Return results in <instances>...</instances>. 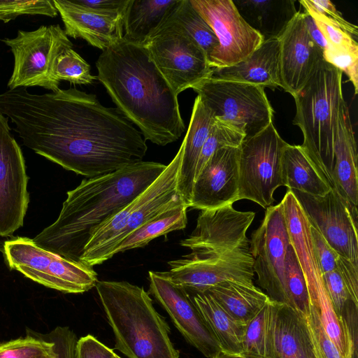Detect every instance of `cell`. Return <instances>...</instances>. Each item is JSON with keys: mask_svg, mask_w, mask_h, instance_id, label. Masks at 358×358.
I'll return each instance as SVG.
<instances>
[{"mask_svg": "<svg viewBox=\"0 0 358 358\" xmlns=\"http://www.w3.org/2000/svg\"><path fill=\"white\" fill-rule=\"evenodd\" d=\"M28 176L22 150L0 111V236L23 226L29 203Z\"/></svg>", "mask_w": 358, "mask_h": 358, "instance_id": "16", "label": "cell"}, {"mask_svg": "<svg viewBox=\"0 0 358 358\" xmlns=\"http://www.w3.org/2000/svg\"><path fill=\"white\" fill-rule=\"evenodd\" d=\"M58 12L53 1H0V20L7 23L22 15L56 17Z\"/></svg>", "mask_w": 358, "mask_h": 358, "instance_id": "38", "label": "cell"}, {"mask_svg": "<svg viewBox=\"0 0 358 358\" xmlns=\"http://www.w3.org/2000/svg\"><path fill=\"white\" fill-rule=\"evenodd\" d=\"M194 8L213 29L218 45L208 61L212 69L240 62L264 41L241 17L232 0H190Z\"/></svg>", "mask_w": 358, "mask_h": 358, "instance_id": "13", "label": "cell"}, {"mask_svg": "<svg viewBox=\"0 0 358 358\" xmlns=\"http://www.w3.org/2000/svg\"><path fill=\"white\" fill-rule=\"evenodd\" d=\"M180 1L129 0L124 12L123 38L144 45L168 20Z\"/></svg>", "mask_w": 358, "mask_h": 358, "instance_id": "26", "label": "cell"}, {"mask_svg": "<svg viewBox=\"0 0 358 358\" xmlns=\"http://www.w3.org/2000/svg\"><path fill=\"white\" fill-rule=\"evenodd\" d=\"M144 46L178 95L208 78L213 70L205 52L175 18L173 12Z\"/></svg>", "mask_w": 358, "mask_h": 358, "instance_id": "9", "label": "cell"}, {"mask_svg": "<svg viewBox=\"0 0 358 358\" xmlns=\"http://www.w3.org/2000/svg\"><path fill=\"white\" fill-rule=\"evenodd\" d=\"M289 190L310 226L340 256L358 266L357 208L348 204L332 190L323 196Z\"/></svg>", "mask_w": 358, "mask_h": 358, "instance_id": "15", "label": "cell"}, {"mask_svg": "<svg viewBox=\"0 0 358 358\" xmlns=\"http://www.w3.org/2000/svg\"><path fill=\"white\" fill-rule=\"evenodd\" d=\"M244 139L245 135L238 129L227 123L215 120L200 152L194 180L215 151L224 147H239Z\"/></svg>", "mask_w": 358, "mask_h": 358, "instance_id": "34", "label": "cell"}, {"mask_svg": "<svg viewBox=\"0 0 358 358\" xmlns=\"http://www.w3.org/2000/svg\"><path fill=\"white\" fill-rule=\"evenodd\" d=\"M323 59L345 73L352 83L355 94L358 93V51L344 50L327 47Z\"/></svg>", "mask_w": 358, "mask_h": 358, "instance_id": "40", "label": "cell"}, {"mask_svg": "<svg viewBox=\"0 0 358 358\" xmlns=\"http://www.w3.org/2000/svg\"><path fill=\"white\" fill-rule=\"evenodd\" d=\"M98 79L117 108L140 129L145 141L166 145L185 131L178 94L160 73L144 45L123 37L102 50Z\"/></svg>", "mask_w": 358, "mask_h": 358, "instance_id": "2", "label": "cell"}, {"mask_svg": "<svg viewBox=\"0 0 358 358\" xmlns=\"http://www.w3.org/2000/svg\"><path fill=\"white\" fill-rule=\"evenodd\" d=\"M267 315L268 303L245 325L242 355L266 358Z\"/></svg>", "mask_w": 358, "mask_h": 358, "instance_id": "37", "label": "cell"}, {"mask_svg": "<svg viewBox=\"0 0 358 358\" xmlns=\"http://www.w3.org/2000/svg\"><path fill=\"white\" fill-rule=\"evenodd\" d=\"M192 293L190 296L220 350L242 355L245 325L233 319L207 292Z\"/></svg>", "mask_w": 358, "mask_h": 358, "instance_id": "27", "label": "cell"}, {"mask_svg": "<svg viewBox=\"0 0 358 358\" xmlns=\"http://www.w3.org/2000/svg\"><path fill=\"white\" fill-rule=\"evenodd\" d=\"M281 87L293 97L306 85L323 59L299 10L278 38Z\"/></svg>", "mask_w": 358, "mask_h": 358, "instance_id": "19", "label": "cell"}, {"mask_svg": "<svg viewBox=\"0 0 358 358\" xmlns=\"http://www.w3.org/2000/svg\"><path fill=\"white\" fill-rule=\"evenodd\" d=\"M2 252L10 268L64 293H83L95 287L98 282L97 273L92 266L43 249L27 237L6 241Z\"/></svg>", "mask_w": 358, "mask_h": 358, "instance_id": "7", "label": "cell"}, {"mask_svg": "<svg viewBox=\"0 0 358 358\" xmlns=\"http://www.w3.org/2000/svg\"><path fill=\"white\" fill-rule=\"evenodd\" d=\"M299 2L301 7L302 6L314 19L327 41V47L358 51L357 38L350 34L337 22L313 9L306 3V0H300Z\"/></svg>", "mask_w": 358, "mask_h": 358, "instance_id": "36", "label": "cell"}, {"mask_svg": "<svg viewBox=\"0 0 358 358\" xmlns=\"http://www.w3.org/2000/svg\"><path fill=\"white\" fill-rule=\"evenodd\" d=\"M166 165L141 161L84 179L67 192L57 219L32 240L39 247L80 262L93 231L144 192Z\"/></svg>", "mask_w": 358, "mask_h": 358, "instance_id": "3", "label": "cell"}, {"mask_svg": "<svg viewBox=\"0 0 358 358\" xmlns=\"http://www.w3.org/2000/svg\"><path fill=\"white\" fill-rule=\"evenodd\" d=\"M313 250L322 275L336 268L339 255L327 243L323 236L310 224Z\"/></svg>", "mask_w": 358, "mask_h": 358, "instance_id": "41", "label": "cell"}, {"mask_svg": "<svg viewBox=\"0 0 358 358\" xmlns=\"http://www.w3.org/2000/svg\"><path fill=\"white\" fill-rule=\"evenodd\" d=\"M283 186L310 195L323 196L331 189L323 181L301 145L287 143L282 155Z\"/></svg>", "mask_w": 358, "mask_h": 358, "instance_id": "29", "label": "cell"}, {"mask_svg": "<svg viewBox=\"0 0 358 358\" xmlns=\"http://www.w3.org/2000/svg\"><path fill=\"white\" fill-rule=\"evenodd\" d=\"M322 279L330 301L339 316L346 319L347 310L357 311L358 305L353 301L336 269L324 273Z\"/></svg>", "mask_w": 358, "mask_h": 358, "instance_id": "39", "label": "cell"}, {"mask_svg": "<svg viewBox=\"0 0 358 358\" xmlns=\"http://www.w3.org/2000/svg\"><path fill=\"white\" fill-rule=\"evenodd\" d=\"M168 264L170 269L162 274L191 292H204L228 280L253 284L255 272L250 246L220 256L200 257L191 253Z\"/></svg>", "mask_w": 358, "mask_h": 358, "instance_id": "14", "label": "cell"}, {"mask_svg": "<svg viewBox=\"0 0 358 358\" xmlns=\"http://www.w3.org/2000/svg\"><path fill=\"white\" fill-rule=\"evenodd\" d=\"M0 111L26 147L88 178L141 162L148 150L141 132L117 108L76 88L43 94L8 90L0 94Z\"/></svg>", "mask_w": 358, "mask_h": 358, "instance_id": "1", "label": "cell"}, {"mask_svg": "<svg viewBox=\"0 0 358 358\" xmlns=\"http://www.w3.org/2000/svg\"><path fill=\"white\" fill-rule=\"evenodd\" d=\"M184 149L182 144L162 174L139 196L97 227L85 245L80 262L90 266L110 259L113 249L129 234L170 208L185 203L178 189Z\"/></svg>", "mask_w": 358, "mask_h": 358, "instance_id": "6", "label": "cell"}, {"mask_svg": "<svg viewBox=\"0 0 358 358\" xmlns=\"http://www.w3.org/2000/svg\"><path fill=\"white\" fill-rule=\"evenodd\" d=\"M208 78L255 85L281 87L278 38L264 41L250 55L234 65L213 69Z\"/></svg>", "mask_w": 358, "mask_h": 358, "instance_id": "23", "label": "cell"}, {"mask_svg": "<svg viewBox=\"0 0 358 358\" xmlns=\"http://www.w3.org/2000/svg\"><path fill=\"white\" fill-rule=\"evenodd\" d=\"M52 73L59 83L67 80L76 85H90L96 79L90 73V64L73 49V46L64 48L57 56Z\"/></svg>", "mask_w": 358, "mask_h": 358, "instance_id": "33", "label": "cell"}, {"mask_svg": "<svg viewBox=\"0 0 358 358\" xmlns=\"http://www.w3.org/2000/svg\"><path fill=\"white\" fill-rule=\"evenodd\" d=\"M115 353L94 336L88 334L78 340L76 358H115Z\"/></svg>", "mask_w": 358, "mask_h": 358, "instance_id": "43", "label": "cell"}, {"mask_svg": "<svg viewBox=\"0 0 358 358\" xmlns=\"http://www.w3.org/2000/svg\"><path fill=\"white\" fill-rule=\"evenodd\" d=\"M173 15L203 49L208 59L218 45V40L213 29L194 8L190 0H180Z\"/></svg>", "mask_w": 358, "mask_h": 358, "instance_id": "31", "label": "cell"}, {"mask_svg": "<svg viewBox=\"0 0 358 358\" xmlns=\"http://www.w3.org/2000/svg\"><path fill=\"white\" fill-rule=\"evenodd\" d=\"M211 358H262V357H252V356H247L243 355H234V354H229L226 353L222 351H220L216 355H215Z\"/></svg>", "mask_w": 358, "mask_h": 358, "instance_id": "48", "label": "cell"}, {"mask_svg": "<svg viewBox=\"0 0 358 358\" xmlns=\"http://www.w3.org/2000/svg\"><path fill=\"white\" fill-rule=\"evenodd\" d=\"M53 343L48 339L27 335L0 341V358H54Z\"/></svg>", "mask_w": 358, "mask_h": 358, "instance_id": "35", "label": "cell"}, {"mask_svg": "<svg viewBox=\"0 0 358 358\" xmlns=\"http://www.w3.org/2000/svg\"><path fill=\"white\" fill-rule=\"evenodd\" d=\"M291 245L282 201L266 209L263 220L253 232L250 252L259 285L272 301L287 305L285 264Z\"/></svg>", "mask_w": 358, "mask_h": 358, "instance_id": "12", "label": "cell"}, {"mask_svg": "<svg viewBox=\"0 0 358 358\" xmlns=\"http://www.w3.org/2000/svg\"><path fill=\"white\" fill-rule=\"evenodd\" d=\"M306 3L317 12L327 16L340 24L355 38L358 37L357 26L345 20L336 6L329 0H306Z\"/></svg>", "mask_w": 358, "mask_h": 358, "instance_id": "44", "label": "cell"}, {"mask_svg": "<svg viewBox=\"0 0 358 358\" xmlns=\"http://www.w3.org/2000/svg\"><path fill=\"white\" fill-rule=\"evenodd\" d=\"M307 320L320 358H342L336 345L325 332L315 312L311 308Z\"/></svg>", "mask_w": 358, "mask_h": 358, "instance_id": "42", "label": "cell"}, {"mask_svg": "<svg viewBox=\"0 0 358 358\" xmlns=\"http://www.w3.org/2000/svg\"><path fill=\"white\" fill-rule=\"evenodd\" d=\"M76 3L91 9L104 12L124 11L129 0H73Z\"/></svg>", "mask_w": 358, "mask_h": 358, "instance_id": "46", "label": "cell"}, {"mask_svg": "<svg viewBox=\"0 0 358 358\" xmlns=\"http://www.w3.org/2000/svg\"><path fill=\"white\" fill-rule=\"evenodd\" d=\"M192 89L215 120L252 137L273 122V109L263 87L208 78Z\"/></svg>", "mask_w": 358, "mask_h": 358, "instance_id": "8", "label": "cell"}, {"mask_svg": "<svg viewBox=\"0 0 358 358\" xmlns=\"http://www.w3.org/2000/svg\"><path fill=\"white\" fill-rule=\"evenodd\" d=\"M239 147H224L210 157L196 177L189 208L214 209L238 201Z\"/></svg>", "mask_w": 358, "mask_h": 358, "instance_id": "20", "label": "cell"}, {"mask_svg": "<svg viewBox=\"0 0 358 358\" xmlns=\"http://www.w3.org/2000/svg\"><path fill=\"white\" fill-rule=\"evenodd\" d=\"M115 358H122V357H119L117 355L115 354Z\"/></svg>", "mask_w": 358, "mask_h": 358, "instance_id": "49", "label": "cell"}, {"mask_svg": "<svg viewBox=\"0 0 358 358\" xmlns=\"http://www.w3.org/2000/svg\"><path fill=\"white\" fill-rule=\"evenodd\" d=\"M266 358H320L307 317L271 299L268 302Z\"/></svg>", "mask_w": 358, "mask_h": 358, "instance_id": "21", "label": "cell"}, {"mask_svg": "<svg viewBox=\"0 0 358 358\" xmlns=\"http://www.w3.org/2000/svg\"><path fill=\"white\" fill-rule=\"evenodd\" d=\"M255 213L239 211L232 204L201 210L194 229L180 245L200 257L220 256L250 246L246 233Z\"/></svg>", "mask_w": 358, "mask_h": 358, "instance_id": "17", "label": "cell"}, {"mask_svg": "<svg viewBox=\"0 0 358 358\" xmlns=\"http://www.w3.org/2000/svg\"><path fill=\"white\" fill-rule=\"evenodd\" d=\"M285 287L287 306L308 317L310 304L307 284L292 245L289 246L285 257Z\"/></svg>", "mask_w": 358, "mask_h": 358, "instance_id": "32", "label": "cell"}, {"mask_svg": "<svg viewBox=\"0 0 358 358\" xmlns=\"http://www.w3.org/2000/svg\"><path fill=\"white\" fill-rule=\"evenodd\" d=\"M14 56L9 90L39 86L57 91L59 83L52 73L55 60L65 48L73 46L59 24L41 26L34 31H17V36L1 40Z\"/></svg>", "mask_w": 358, "mask_h": 358, "instance_id": "11", "label": "cell"}, {"mask_svg": "<svg viewBox=\"0 0 358 358\" xmlns=\"http://www.w3.org/2000/svg\"><path fill=\"white\" fill-rule=\"evenodd\" d=\"M286 143L273 122L239 146L238 200L252 201L264 208L273 203V194L283 186L282 155Z\"/></svg>", "mask_w": 358, "mask_h": 358, "instance_id": "10", "label": "cell"}, {"mask_svg": "<svg viewBox=\"0 0 358 358\" xmlns=\"http://www.w3.org/2000/svg\"><path fill=\"white\" fill-rule=\"evenodd\" d=\"M95 287L116 350L128 358H180L169 337V326L143 287L110 280H98Z\"/></svg>", "mask_w": 358, "mask_h": 358, "instance_id": "5", "label": "cell"}, {"mask_svg": "<svg viewBox=\"0 0 358 358\" xmlns=\"http://www.w3.org/2000/svg\"><path fill=\"white\" fill-rule=\"evenodd\" d=\"M149 293L189 344L208 358L221 351L186 289L173 283L162 272L149 271Z\"/></svg>", "mask_w": 358, "mask_h": 358, "instance_id": "18", "label": "cell"}, {"mask_svg": "<svg viewBox=\"0 0 358 358\" xmlns=\"http://www.w3.org/2000/svg\"><path fill=\"white\" fill-rule=\"evenodd\" d=\"M353 301L358 305V266L349 259L339 256L336 268Z\"/></svg>", "mask_w": 358, "mask_h": 358, "instance_id": "45", "label": "cell"}, {"mask_svg": "<svg viewBox=\"0 0 358 358\" xmlns=\"http://www.w3.org/2000/svg\"><path fill=\"white\" fill-rule=\"evenodd\" d=\"M306 29L313 41L324 52L327 47V41L319 30L313 17L306 10L303 11Z\"/></svg>", "mask_w": 358, "mask_h": 358, "instance_id": "47", "label": "cell"}, {"mask_svg": "<svg viewBox=\"0 0 358 358\" xmlns=\"http://www.w3.org/2000/svg\"><path fill=\"white\" fill-rule=\"evenodd\" d=\"M214 123L215 119L210 111L197 96L189 127L182 141L184 149L178 180V189L188 208L199 155Z\"/></svg>", "mask_w": 358, "mask_h": 358, "instance_id": "24", "label": "cell"}, {"mask_svg": "<svg viewBox=\"0 0 358 358\" xmlns=\"http://www.w3.org/2000/svg\"><path fill=\"white\" fill-rule=\"evenodd\" d=\"M343 73L324 59L306 85L294 96L293 124L302 131L301 145L306 155L331 190L341 185L339 157L336 142L340 107L345 101Z\"/></svg>", "mask_w": 358, "mask_h": 358, "instance_id": "4", "label": "cell"}, {"mask_svg": "<svg viewBox=\"0 0 358 358\" xmlns=\"http://www.w3.org/2000/svg\"><path fill=\"white\" fill-rule=\"evenodd\" d=\"M53 3L64 22L67 36L81 38L101 50L123 37L125 10L119 13L104 12L68 0H53Z\"/></svg>", "mask_w": 358, "mask_h": 358, "instance_id": "22", "label": "cell"}, {"mask_svg": "<svg viewBox=\"0 0 358 358\" xmlns=\"http://www.w3.org/2000/svg\"><path fill=\"white\" fill-rule=\"evenodd\" d=\"M187 206L182 203L159 213L126 236L112 251L111 257L129 250L144 247L152 240L187 224Z\"/></svg>", "mask_w": 358, "mask_h": 358, "instance_id": "30", "label": "cell"}, {"mask_svg": "<svg viewBox=\"0 0 358 358\" xmlns=\"http://www.w3.org/2000/svg\"><path fill=\"white\" fill-rule=\"evenodd\" d=\"M236 322L247 324L270 300L254 284L224 281L207 291Z\"/></svg>", "mask_w": 358, "mask_h": 358, "instance_id": "28", "label": "cell"}, {"mask_svg": "<svg viewBox=\"0 0 358 358\" xmlns=\"http://www.w3.org/2000/svg\"><path fill=\"white\" fill-rule=\"evenodd\" d=\"M244 20L264 41L278 38L297 12L294 0H232Z\"/></svg>", "mask_w": 358, "mask_h": 358, "instance_id": "25", "label": "cell"}]
</instances>
